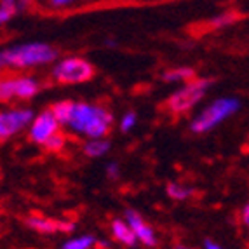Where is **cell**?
Masks as SVG:
<instances>
[{
	"mask_svg": "<svg viewBox=\"0 0 249 249\" xmlns=\"http://www.w3.org/2000/svg\"><path fill=\"white\" fill-rule=\"evenodd\" d=\"M112 122L113 117L107 108L75 101L67 127L73 133L89 138V140H101L110 133Z\"/></svg>",
	"mask_w": 249,
	"mask_h": 249,
	"instance_id": "cell-1",
	"label": "cell"
},
{
	"mask_svg": "<svg viewBox=\"0 0 249 249\" xmlns=\"http://www.w3.org/2000/svg\"><path fill=\"white\" fill-rule=\"evenodd\" d=\"M175 249H192V248H188V246H183V244H178V246H175Z\"/></svg>",
	"mask_w": 249,
	"mask_h": 249,
	"instance_id": "cell-26",
	"label": "cell"
},
{
	"mask_svg": "<svg viewBox=\"0 0 249 249\" xmlns=\"http://www.w3.org/2000/svg\"><path fill=\"white\" fill-rule=\"evenodd\" d=\"M166 192L173 200H187L188 197H192V194H194L192 188L185 187L181 183H167Z\"/></svg>",
	"mask_w": 249,
	"mask_h": 249,
	"instance_id": "cell-15",
	"label": "cell"
},
{
	"mask_svg": "<svg viewBox=\"0 0 249 249\" xmlns=\"http://www.w3.org/2000/svg\"><path fill=\"white\" fill-rule=\"evenodd\" d=\"M94 68L88 59L79 58V56H70L61 61H58L53 68V79L58 84L65 86H75V84H84L92 79Z\"/></svg>",
	"mask_w": 249,
	"mask_h": 249,
	"instance_id": "cell-5",
	"label": "cell"
},
{
	"mask_svg": "<svg viewBox=\"0 0 249 249\" xmlns=\"http://www.w3.org/2000/svg\"><path fill=\"white\" fill-rule=\"evenodd\" d=\"M75 0H47V4L54 9H61V7H68V5L73 4Z\"/></svg>",
	"mask_w": 249,
	"mask_h": 249,
	"instance_id": "cell-21",
	"label": "cell"
},
{
	"mask_svg": "<svg viewBox=\"0 0 249 249\" xmlns=\"http://www.w3.org/2000/svg\"><path fill=\"white\" fill-rule=\"evenodd\" d=\"M162 79L169 84L190 82V80L196 79V71H194V68H173V70L166 71V73L162 75Z\"/></svg>",
	"mask_w": 249,
	"mask_h": 249,
	"instance_id": "cell-13",
	"label": "cell"
},
{
	"mask_svg": "<svg viewBox=\"0 0 249 249\" xmlns=\"http://www.w3.org/2000/svg\"><path fill=\"white\" fill-rule=\"evenodd\" d=\"M107 176L110 179L121 178V169H119V164H117V162H110L107 166Z\"/></svg>",
	"mask_w": 249,
	"mask_h": 249,
	"instance_id": "cell-20",
	"label": "cell"
},
{
	"mask_svg": "<svg viewBox=\"0 0 249 249\" xmlns=\"http://www.w3.org/2000/svg\"><path fill=\"white\" fill-rule=\"evenodd\" d=\"M242 223L249 229V200L246 202L244 209H242Z\"/></svg>",
	"mask_w": 249,
	"mask_h": 249,
	"instance_id": "cell-23",
	"label": "cell"
},
{
	"mask_svg": "<svg viewBox=\"0 0 249 249\" xmlns=\"http://www.w3.org/2000/svg\"><path fill=\"white\" fill-rule=\"evenodd\" d=\"M19 4V0H0V5H7V7H16ZM19 11V9H18Z\"/></svg>",
	"mask_w": 249,
	"mask_h": 249,
	"instance_id": "cell-25",
	"label": "cell"
},
{
	"mask_svg": "<svg viewBox=\"0 0 249 249\" xmlns=\"http://www.w3.org/2000/svg\"><path fill=\"white\" fill-rule=\"evenodd\" d=\"M110 146H112L110 142L101 138V140H89V142H86L82 150L88 157H103L108 150H110Z\"/></svg>",
	"mask_w": 249,
	"mask_h": 249,
	"instance_id": "cell-12",
	"label": "cell"
},
{
	"mask_svg": "<svg viewBox=\"0 0 249 249\" xmlns=\"http://www.w3.org/2000/svg\"><path fill=\"white\" fill-rule=\"evenodd\" d=\"M213 80L209 79H194L187 82L183 88H179L176 92L171 94L167 100V108L171 113H187L188 110L196 107L200 100H202L208 89L211 88Z\"/></svg>",
	"mask_w": 249,
	"mask_h": 249,
	"instance_id": "cell-4",
	"label": "cell"
},
{
	"mask_svg": "<svg viewBox=\"0 0 249 249\" xmlns=\"http://www.w3.org/2000/svg\"><path fill=\"white\" fill-rule=\"evenodd\" d=\"M44 146H46L49 152H59V150L65 146V136H63L61 133H56Z\"/></svg>",
	"mask_w": 249,
	"mask_h": 249,
	"instance_id": "cell-18",
	"label": "cell"
},
{
	"mask_svg": "<svg viewBox=\"0 0 249 249\" xmlns=\"http://www.w3.org/2000/svg\"><path fill=\"white\" fill-rule=\"evenodd\" d=\"M235 13H227V14H220V16H216L214 19L211 21V26L213 28H223V26H229L232 25L233 21H235Z\"/></svg>",
	"mask_w": 249,
	"mask_h": 249,
	"instance_id": "cell-17",
	"label": "cell"
},
{
	"mask_svg": "<svg viewBox=\"0 0 249 249\" xmlns=\"http://www.w3.org/2000/svg\"><path fill=\"white\" fill-rule=\"evenodd\" d=\"M96 246V237L94 235H82L70 239L61 246V249H91Z\"/></svg>",
	"mask_w": 249,
	"mask_h": 249,
	"instance_id": "cell-16",
	"label": "cell"
},
{
	"mask_svg": "<svg viewBox=\"0 0 249 249\" xmlns=\"http://www.w3.org/2000/svg\"><path fill=\"white\" fill-rule=\"evenodd\" d=\"M59 125L61 124H59V121L53 113V110H44V112L38 113L34 119V122L30 125L28 136L37 145H46L54 134L59 133Z\"/></svg>",
	"mask_w": 249,
	"mask_h": 249,
	"instance_id": "cell-8",
	"label": "cell"
},
{
	"mask_svg": "<svg viewBox=\"0 0 249 249\" xmlns=\"http://www.w3.org/2000/svg\"><path fill=\"white\" fill-rule=\"evenodd\" d=\"M138 122V115L134 112H127L124 117H122V121H121V131L122 133H129L131 129L136 125Z\"/></svg>",
	"mask_w": 249,
	"mask_h": 249,
	"instance_id": "cell-19",
	"label": "cell"
},
{
	"mask_svg": "<svg viewBox=\"0 0 249 249\" xmlns=\"http://www.w3.org/2000/svg\"><path fill=\"white\" fill-rule=\"evenodd\" d=\"M40 91V86L32 77H14V79H4L0 84V98L2 101H9L11 98L19 100H32Z\"/></svg>",
	"mask_w": 249,
	"mask_h": 249,
	"instance_id": "cell-6",
	"label": "cell"
},
{
	"mask_svg": "<svg viewBox=\"0 0 249 249\" xmlns=\"http://www.w3.org/2000/svg\"><path fill=\"white\" fill-rule=\"evenodd\" d=\"M26 225L40 233H54L59 230V221L47 220V218H40V216H30L26 220Z\"/></svg>",
	"mask_w": 249,
	"mask_h": 249,
	"instance_id": "cell-11",
	"label": "cell"
},
{
	"mask_svg": "<svg viewBox=\"0 0 249 249\" xmlns=\"http://www.w3.org/2000/svg\"><path fill=\"white\" fill-rule=\"evenodd\" d=\"M73 103L75 101H70V100H65V101H58V103L53 105V113L56 115V119L59 121V124L67 125L68 119L71 115V110H73Z\"/></svg>",
	"mask_w": 249,
	"mask_h": 249,
	"instance_id": "cell-14",
	"label": "cell"
},
{
	"mask_svg": "<svg viewBox=\"0 0 249 249\" xmlns=\"http://www.w3.org/2000/svg\"><path fill=\"white\" fill-rule=\"evenodd\" d=\"M35 115L30 108H18V110H5L0 115V138L7 140L25 127L32 125Z\"/></svg>",
	"mask_w": 249,
	"mask_h": 249,
	"instance_id": "cell-7",
	"label": "cell"
},
{
	"mask_svg": "<svg viewBox=\"0 0 249 249\" xmlns=\"http://www.w3.org/2000/svg\"><path fill=\"white\" fill-rule=\"evenodd\" d=\"M56 56H58L56 49L46 42H28V44H19L2 51L0 65L4 68L25 70V68L49 65L56 59Z\"/></svg>",
	"mask_w": 249,
	"mask_h": 249,
	"instance_id": "cell-2",
	"label": "cell"
},
{
	"mask_svg": "<svg viewBox=\"0 0 249 249\" xmlns=\"http://www.w3.org/2000/svg\"><path fill=\"white\" fill-rule=\"evenodd\" d=\"M241 108V101L232 96L227 98H220L214 100L213 103H209L204 108L202 112L197 113L190 122V131L196 134H204L209 133L211 129L218 127L221 122H225L227 119H230L232 115H235Z\"/></svg>",
	"mask_w": 249,
	"mask_h": 249,
	"instance_id": "cell-3",
	"label": "cell"
},
{
	"mask_svg": "<svg viewBox=\"0 0 249 249\" xmlns=\"http://www.w3.org/2000/svg\"><path fill=\"white\" fill-rule=\"evenodd\" d=\"M59 230L61 232H73L75 223L73 221H59Z\"/></svg>",
	"mask_w": 249,
	"mask_h": 249,
	"instance_id": "cell-22",
	"label": "cell"
},
{
	"mask_svg": "<svg viewBox=\"0 0 249 249\" xmlns=\"http://www.w3.org/2000/svg\"><path fill=\"white\" fill-rule=\"evenodd\" d=\"M112 233L117 241L122 242V244L127 246V248H133V246H136V242H140L138 241L136 233H134V230L131 229V225H129L125 220H113L112 221Z\"/></svg>",
	"mask_w": 249,
	"mask_h": 249,
	"instance_id": "cell-10",
	"label": "cell"
},
{
	"mask_svg": "<svg viewBox=\"0 0 249 249\" xmlns=\"http://www.w3.org/2000/svg\"><path fill=\"white\" fill-rule=\"evenodd\" d=\"M124 220L131 225V229L134 230L138 241L142 242V244L148 246V248H155L157 246V235H155L154 229L143 220L140 213L134 211V209H125Z\"/></svg>",
	"mask_w": 249,
	"mask_h": 249,
	"instance_id": "cell-9",
	"label": "cell"
},
{
	"mask_svg": "<svg viewBox=\"0 0 249 249\" xmlns=\"http://www.w3.org/2000/svg\"><path fill=\"white\" fill-rule=\"evenodd\" d=\"M204 249H225V248L220 244H216V242L209 241V239H206V241H204Z\"/></svg>",
	"mask_w": 249,
	"mask_h": 249,
	"instance_id": "cell-24",
	"label": "cell"
}]
</instances>
